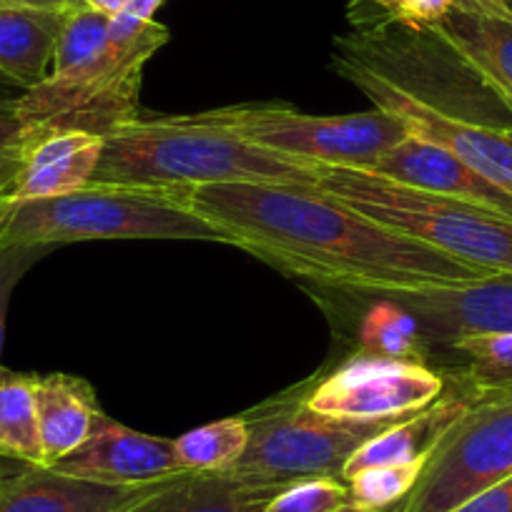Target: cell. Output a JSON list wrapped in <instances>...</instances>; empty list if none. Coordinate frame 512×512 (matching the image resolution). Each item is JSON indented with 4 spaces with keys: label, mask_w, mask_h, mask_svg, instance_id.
I'll use <instances>...</instances> for the list:
<instances>
[{
    "label": "cell",
    "mask_w": 512,
    "mask_h": 512,
    "mask_svg": "<svg viewBox=\"0 0 512 512\" xmlns=\"http://www.w3.org/2000/svg\"><path fill=\"white\" fill-rule=\"evenodd\" d=\"M194 214L289 277L342 292H415L485 277L307 184H209L176 191Z\"/></svg>",
    "instance_id": "1"
},
{
    "label": "cell",
    "mask_w": 512,
    "mask_h": 512,
    "mask_svg": "<svg viewBox=\"0 0 512 512\" xmlns=\"http://www.w3.org/2000/svg\"><path fill=\"white\" fill-rule=\"evenodd\" d=\"M91 184L179 191L209 184H319V166L249 144L211 118L134 116L106 134Z\"/></svg>",
    "instance_id": "2"
},
{
    "label": "cell",
    "mask_w": 512,
    "mask_h": 512,
    "mask_svg": "<svg viewBox=\"0 0 512 512\" xmlns=\"http://www.w3.org/2000/svg\"><path fill=\"white\" fill-rule=\"evenodd\" d=\"M98 239H189L229 244L176 191L88 184L56 199L3 206L0 246H53Z\"/></svg>",
    "instance_id": "3"
},
{
    "label": "cell",
    "mask_w": 512,
    "mask_h": 512,
    "mask_svg": "<svg viewBox=\"0 0 512 512\" xmlns=\"http://www.w3.org/2000/svg\"><path fill=\"white\" fill-rule=\"evenodd\" d=\"M164 0H134L111 18L106 46L71 71L48 73L18 98L33 126H71L106 136L126 118L139 116L141 73L169 43V28L156 21Z\"/></svg>",
    "instance_id": "4"
},
{
    "label": "cell",
    "mask_w": 512,
    "mask_h": 512,
    "mask_svg": "<svg viewBox=\"0 0 512 512\" xmlns=\"http://www.w3.org/2000/svg\"><path fill=\"white\" fill-rule=\"evenodd\" d=\"M319 189L349 209L482 274H512V219L382 176L319 166Z\"/></svg>",
    "instance_id": "5"
},
{
    "label": "cell",
    "mask_w": 512,
    "mask_h": 512,
    "mask_svg": "<svg viewBox=\"0 0 512 512\" xmlns=\"http://www.w3.org/2000/svg\"><path fill=\"white\" fill-rule=\"evenodd\" d=\"M249 445L229 472L259 482L292 485L312 477L342 480L349 457L402 420H344L307 405V382L244 412Z\"/></svg>",
    "instance_id": "6"
},
{
    "label": "cell",
    "mask_w": 512,
    "mask_h": 512,
    "mask_svg": "<svg viewBox=\"0 0 512 512\" xmlns=\"http://www.w3.org/2000/svg\"><path fill=\"white\" fill-rule=\"evenodd\" d=\"M334 46V68L367 93L374 108L395 116L407 136L450 151L482 179L512 196V126L465 116L430 101L377 61L352 33L339 38Z\"/></svg>",
    "instance_id": "7"
},
{
    "label": "cell",
    "mask_w": 512,
    "mask_h": 512,
    "mask_svg": "<svg viewBox=\"0 0 512 512\" xmlns=\"http://www.w3.org/2000/svg\"><path fill=\"white\" fill-rule=\"evenodd\" d=\"M216 123L249 144L309 166L362 169L407 139L395 116L382 108L347 116H312L289 103H239L209 111Z\"/></svg>",
    "instance_id": "8"
},
{
    "label": "cell",
    "mask_w": 512,
    "mask_h": 512,
    "mask_svg": "<svg viewBox=\"0 0 512 512\" xmlns=\"http://www.w3.org/2000/svg\"><path fill=\"white\" fill-rule=\"evenodd\" d=\"M512 475V395L467 400L397 512H450Z\"/></svg>",
    "instance_id": "9"
},
{
    "label": "cell",
    "mask_w": 512,
    "mask_h": 512,
    "mask_svg": "<svg viewBox=\"0 0 512 512\" xmlns=\"http://www.w3.org/2000/svg\"><path fill=\"white\" fill-rule=\"evenodd\" d=\"M447 382L432 364L372 357L354 349L334 369L307 379V405L344 420H407L440 400Z\"/></svg>",
    "instance_id": "10"
},
{
    "label": "cell",
    "mask_w": 512,
    "mask_h": 512,
    "mask_svg": "<svg viewBox=\"0 0 512 512\" xmlns=\"http://www.w3.org/2000/svg\"><path fill=\"white\" fill-rule=\"evenodd\" d=\"M384 297L417 319L432 347H450L467 337L512 334V274H485Z\"/></svg>",
    "instance_id": "11"
},
{
    "label": "cell",
    "mask_w": 512,
    "mask_h": 512,
    "mask_svg": "<svg viewBox=\"0 0 512 512\" xmlns=\"http://www.w3.org/2000/svg\"><path fill=\"white\" fill-rule=\"evenodd\" d=\"M103 144L106 136L86 128L36 126L8 181L3 204L56 199L86 189L96 176Z\"/></svg>",
    "instance_id": "12"
},
{
    "label": "cell",
    "mask_w": 512,
    "mask_h": 512,
    "mask_svg": "<svg viewBox=\"0 0 512 512\" xmlns=\"http://www.w3.org/2000/svg\"><path fill=\"white\" fill-rule=\"evenodd\" d=\"M58 472L103 485H149L186 472L176 460L174 440L131 430L103 415L78 450L58 460Z\"/></svg>",
    "instance_id": "13"
},
{
    "label": "cell",
    "mask_w": 512,
    "mask_h": 512,
    "mask_svg": "<svg viewBox=\"0 0 512 512\" xmlns=\"http://www.w3.org/2000/svg\"><path fill=\"white\" fill-rule=\"evenodd\" d=\"M354 171L382 176V179L410 186V189L470 201V204L512 219V196H507L495 184L482 179L477 171L462 164L450 151L440 149L430 141L415 139V136H407L400 144L392 146L390 151H384L379 159L369 161L367 166Z\"/></svg>",
    "instance_id": "14"
},
{
    "label": "cell",
    "mask_w": 512,
    "mask_h": 512,
    "mask_svg": "<svg viewBox=\"0 0 512 512\" xmlns=\"http://www.w3.org/2000/svg\"><path fill=\"white\" fill-rule=\"evenodd\" d=\"M161 482L103 485L58 472L56 467L26 465L0 475V512H123Z\"/></svg>",
    "instance_id": "15"
},
{
    "label": "cell",
    "mask_w": 512,
    "mask_h": 512,
    "mask_svg": "<svg viewBox=\"0 0 512 512\" xmlns=\"http://www.w3.org/2000/svg\"><path fill=\"white\" fill-rule=\"evenodd\" d=\"M427 28H432L492 93H512V11H490L455 0L450 11Z\"/></svg>",
    "instance_id": "16"
},
{
    "label": "cell",
    "mask_w": 512,
    "mask_h": 512,
    "mask_svg": "<svg viewBox=\"0 0 512 512\" xmlns=\"http://www.w3.org/2000/svg\"><path fill=\"white\" fill-rule=\"evenodd\" d=\"M284 487L234 472H181L123 512H264Z\"/></svg>",
    "instance_id": "17"
},
{
    "label": "cell",
    "mask_w": 512,
    "mask_h": 512,
    "mask_svg": "<svg viewBox=\"0 0 512 512\" xmlns=\"http://www.w3.org/2000/svg\"><path fill=\"white\" fill-rule=\"evenodd\" d=\"M36 402L46 467L78 450L106 415L91 384L63 372L38 377Z\"/></svg>",
    "instance_id": "18"
},
{
    "label": "cell",
    "mask_w": 512,
    "mask_h": 512,
    "mask_svg": "<svg viewBox=\"0 0 512 512\" xmlns=\"http://www.w3.org/2000/svg\"><path fill=\"white\" fill-rule=\"evenodd\" d=\"M66 11L48 8H0V78L23 88L43 83L51 73L53 53Z\"/></svg>",
    "instance_id": "19"
},
{
    "label": "cell",
    "mask_w": 512,
    "mask_h": 512,
    "mask_svg": "<svg viewBox=\"0 0 512 512\" xmlns=\"http://www.w3.org/2000/svg\"><path fill=\"white\" fill-rule=\"evenodd\" d=\"M357 294L367 302V309L359 314L357 329H354L357 352L400 359V362L430 364L432 344L427 342L417 319L405 307L384 294Z\"/></svg>",
    "instance_id": "20"
},
{
    "label": "cell",
    "mask_w": 512,
    "mask_h": 512,
    "mask_svg": "<svg viewBox=\"0 0 512 512\" xmlns=\"http://www.w3.org/2000/svg\"><path fill=\"white\" fill-rule=\"evenodd\" d=\"M447 349L457 354V362L442 372L452 392L467 400L512 395V334L467 337Z\"/></svg>",
    "instance_id": "21"
},
{
    "label": "cell",
    "mask_w": 512,
    "mask_h": 512,
    "mask_svg": "<svg viewBox=\"0 0 512 512\" xmlns=\"http://www.w3.org/2000/svg\"><path fill=\"white\" fill-rule=\"evenodd\" d=\"M36 374L0 369V460L46 467L38 427Z\"/></svg>",
    "instance_id": "22"
},
{
    "label": "cell",
    "mask_w": 512,
    "mask_h": 512,
    "mask_svg": "<svg viewBox=\"0 0 512 512\" xmlns=\"http://www.w3.org/2000/svg\"><path fill=\"white\" fill-rule=\"evenodd\" d=\"M249 445L244 415L226 417L176 437V460L186 472H229Z\"/></svg>",
    "instance_id": "23"
},
{
    "label": "cell",
    "mask_w": 512,
    "mask_h": 512,
    "mask_svg": "<svg viewBox=\"0 0 512 512\" xmlns=\"http://www.w3.org/2000/svg\"><path fill=\"white\" fill-rule=\"evenodd\" d=\"M425 462L410 465H377L354 472L347 480L349 505L359 512H397L420 480Z\"/></svg>",
    "instance_id": "24"
},
{
    "label": "cell",
    "mask_w": 512,
    "mask_h": 512,
    "mask_svg": "<svg viewBox=\"0 0 512 512\" xmlns=\"http://www.w3.org/2000/svg\"><path fill=\"white\" fill-rule=\"evenodd\" d=\"M349 490L344 480L332 477H312L284 487L277 497L269 500L264 512H347Z\"/></svg>",
    "instance_id": "25"
},
{
    "label": "cell",
    "mask_w": 512,
    "mask_h": 512,
    "mask_svg": "<svg viewBox=\"0 0 512 512\" xmlns=\"http://www.w3.org/2000/svg\"><path fill=\"white\" fill-rule=\"evenodd\" d=\"M46 251L48 246H0V354L6 342V319L13 292Z\"/></svg>",
    "instance_id": "26"
},
{
    "label": "cell",
    "mask_w": 512,
    "mask_h": 512,
    "mask_svg": "<svg viewBox=\"0 0 512 512\" xmlns=\"http://www.w3.org/2000/svg\"><path fill=\"white\" fill-rule=\"evenodd\" d=\"M36 126L23 116L18 98L0 96V174L13 176Z\"/></svg>",
    "instance_id": "27"
},
{
    "label": "cell",
    "mask_w": 512,
    "mask_h": 512,
    "mask_svg": "<svg viewBox=\"0 0 512 512\" xmlns=\"http://www.w3.org/2000/svg\"><path fill=\"white\" fill-rule=\"evenodd\" d=\"M367 3L387 13L392 21L412 28H427L435 26L455 0H367Z\"/></svg>",
    "instance_id": "28"
},
{
    "label": "cell",
    "mask_w": 512,
    "mask_h": 512,
    "mask_svg": "<svg viewBox=\"0 0 512 512\" xmlns=\"http://www.w3.org/2000/svg\"><path fill=\"white\" fill-rule=\"evenodd\" d=\"M450 512H512V475L477 492L475 497Z\"/></svg>",
    "instance_id": "29"
},
{
    "label": "cell",
    "mask_w": 512,
    "mask_h": 512,
    "mask_svg": "<svg viewBox=\"0 0 512 512\" xmlns=\"http://www.w3.org/2000/svg\"><path fill=\"white\" fill-rule=\"evenodd\" d=\"M76 0H0V8H48V11H66Z\"/></svg>",
    "instance_id": "30"
},
{
    "label": "cell",
    "mask_w": 512,
    "mask_h": 512,
    "mask_svg": "<svg viewBox=\"0 0 512 512\" xmlns=\"http://www.w3.org/2000/svg\"><path fill=\"white\" fill-rule=\"evenodd\" d=\"M81 3H86L88 8H93V11L103 13V16L108 18H116L121 16L123 11H126L134 0H81Z\"/></svg>",
    "instance_id": "31"
},
{
    "label": "cell",
    "mask_w": 512,
    "mask_h": 512,
    "mask_svg": "<svg viewBox=\"0 0 512 512\" xmlns=\"http://www.w3.org/2000/svg\"><path fill=\"white\" fill-rule=\"evenodd\" d=\"M465 3L490 8V11H512V0H465Z\"/></svg>",
    "instance_id": "32"
},
{
    "label": "cell",
    "mask_w": 512,
    "mask_h": 512,
    "mask_svg": "<svg viewBox=\"0 0 512 512\" xmlns=\"http://www.w3.org/2000/svg\"><path fill=\"white\" fill-rule=\"evenodd\" d=\"M495 96L500 98V101H502V106H505L507 111L512 113V93H510V91H502V93H495Z\"/></svg>",
    "instance_id": "33"
},
{
    "label": "cell",
    "mask_w": 512,
    "mask_h": 512,
    "mask_svg": "<svg viewBox=\"0 0 512 512\" xmlns=\"http://www.w3.org/2000/svg\"><path fill=\"white\" fill-rule=\"evenodd\" d=\"M8 181H11V176H3L0 174V211H3V194H6V189H8Z\"/></svg>",
    "instance_id": "34"
},
{
    "label": "cell",
    "mask_w": 512,
    "mask_h": 512,
    "mask_svg": "<svg viewBox=\"0 0 512 512\" xmlns=\"http://www.w3.org/2000/svg\"><path fill=\"white\" fill-rule=\"evenodd\" d=\"M347 512H359V510H354V507H349V510Z\"/></svg>",
    "instance_id": "35"
},
{
    "label": "cell",
    "mask_w": 512,
    "mask_h": 512,
    "mask_svg": "<svg viewBox=\"0 0 512 512\" xmlns=\"http://www.w3.org/2000/svg\"><path fill=\"white\" fill-rule=\"evenodd\" d=\"M0 475H3V467H0Z\"/></svg>",
    "instance_id": "36"
},
{
    "label": "cell",
    "mask_w": 512,
    "mask_h": 512,
    "mask_svg": "<svg viewBox=\"0 0 512 512\" xmlns=\"http://www.w3.org/2000/svg\"><path fill=\"white\" fill-rule=\"evenodd\" d=\"M0 83H6V81H3V78H0Z\"/></svg>",
    "instance_id": "37"
}]
</instances>
